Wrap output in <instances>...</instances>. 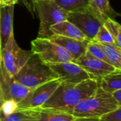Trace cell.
I'll list each match as a JSON object with an SVG mask.
<instances>
[{"instance_id": "ac0fdd59", "label": "cell", "mask_w": 121, "mask_h": 121, "mask_svg": "<svg viewBox=\"0 0 121 121\" xmlns=\"http://www.w3.org/2000/svg\"><path fill=\"white\" fill-rule=\"evenodd\" d=\"M95 11L101 13L104 18L117 17L121 16L120 13L114 11L111 7L109 0H89V4Z\"/></svg>"}, {"instance_id": "ffe728a7", "label": "cell", "mask_w": 121, "mask_h": 121, "mask_svg": "<svg viewBox=\"0 0 121 121\" xmlns=\"http://www.w3.org/2000/svg\"><path fill=\"white\" fill-rule=\"evenodd\" d=\"M61 9L69 12L89 4V0H53Z\"/></svg>"}, {"instance_id": "4dcf8cb0", "label": "cell", "mask_w": 121, "mask_h": 121, "mask_svg": "<svg viewBox=\"0 0 121 121\" xmlns=\"http://www.w3.org/2000/svg\"><path fill=\"white\" fill-rule=\"evenodd\" d=\"M0 121H1V116H0Z\"/></svg>"}, {"instance_id": "5bb4252c", "label": "cell", "mask_w": 121, "mask_h": 121, "mask_svg": "<svg viewBox=\"0 0 121 121\" xmlns=\"http://www.w3.org/2000/svg\"><path fill=\"white\" fill-rule=\"evenodd\" d=\"M35 109L38 114V121H74L76 118L71 113L61 110L42 107Z\"/></svg>"}, {"instance_id": "83f0119b", "label": "cell", "mask_w": 121, "mask_h": 121, "mask_svg": "<svg viewBox=\"0 0 121 121\" xmlns=\"http://www.w3.org/2000/svg\"><path fill=\"white\" fill-rule=\"evenodd\" d=\"M4 101H5V99H4V95H3V94H2L1 89V88H0V115H1V106H2V104H3V103H4Z\"/></svg>"}, {"instance_id": "5b68a950", "label": "cell", "mask_w": 121, "mask_h": 121, "mask_svg": "<svg viewBox=\"0 0 121 121\" xmlns=\"http://www.w3.org/2000/svg\"><path fill=\"white\" fill-rule=\"evenodd\" d=\"M104 17L89 5L68 12L67 21L77 27L90 40L103 26Z\"/></svg>"}, {"instance_id": "6da1fadb", "label": "cell", "mask_w": 121, "mask_h": 121, "mask_svg": "<svg viewBox=\"0 0 121 121\" xmlns=\"http://www.w3.org/2000/svg\"><path fill=\"white\" fill-rule=\"evenodd\" d=\"M98 87L97 80L94 79H88L77 84L61 83L41 107L70 113L76 105L89 96Z\"/></svg>"}, {"instance_id": "f1b7e54d", "label": "cell", "mask_w": 121, "mask_h": 121, "mask_svg": "<svg viewBox=\"0 0 121 121\" xmlns=\"http://www.w3.org/2000/svg\"><path fill=\"white\" fill-rule=\"evenodd\" d=\"M30 1H31L33 2V4H34L36 1H39V0H30Z\"/></svg>"}, {"instance_id": "30bf717a", "label": "cell", "mask_w": 121, "mask_h": 121, "mask_svg": "<svg viewBox=\"0 0 121 121\" xmlns=\"http://www.w3.org/2000/svg\"><path fill=\"white\" fill-rule=\"evenodd\" d=\"M74 62L84 69L91 77L94 79H97L101 77L120 70L117 69L109 63L95 58L86 53L76 60Z\"/></svg>"}, {"instance_id": "cb8c5ba5", "label": "cell", "mask_w": 121, "mask_h": 121, "mask_svg": "<svg viewBox=\"0 0 121 121\" xmlns=\"http://www.w3.org/2000/svg\"><path fill=\"white\" fill-rule=\"evenodd\" d=\"M99 119L101 121H121V107L103 115Z\"/></svg>"}, {"instance_id": "9c48e42d", "label": "cell", "mask_w": 121, "mask_h": 121, "mask_svg": "<svg viewBox=\"0 0 121 121\" xmlns=\"http://www.w3.org/2000/svg\"><path fill=\"white\" fill-rule=\"evenodd\" d=\"M57 75L58 79L63 84H77L88 79L91 76L74 62L55 63L48 65Z\"/></svg>"}, {"instance_id": "8fae6325", "label": "cell", "mask_w": 121, "mask_h": 121, "mask_svg": "<svg viewBox=\"0 0 121 121\" xmlns=\"http://www.w3.org/2000/svg\"><path fill=\"white\" fill-rule=\"evenodd\" d=\"M48 39L63 48L72 57L74 62L86 53L87 45L91 41L89 40H79L54 34L50 36Z\"/></svg>"}, {"instance_id": "e0dca14e", "label": "cell", "mask_w": 121, "mask_h": 121, "mask_svg": "<svg viewBox=\"0 0 121 121\" xmlns=\"http://www.w3.org/2000/svg\"><path fill=\"white\" fill-rule=\"evenodd\" d=\"M1 118L2 121H38L35 108L18 109L12 114Z\"/></svg>"}, {"instance_id": "9a60e30c", "label": "cell", "mask_w": 121, "mask_h": 121, "mask_svg": "<svg viewBox=\"0 0 121 121\" xmlns=\"http://www.w3.org/2000/svg\"><path fill=\"white\" fill-rule=\"evenodd\" d=\"M99 87L110 94L121 89V70L116 71L96 79Z\"/></svg>"}, {"instance_id": "44dd1931", "label": "cell", "mask_w": 121, "mask_h": 121, "mask_svg": "<svg viewBox=\"0 0 121 121\" xmlns=\"http://www.w3.org/2000/svg\"><path fill=\"white\" fill-rule=\"evenodd\" d=\"M86 54H88L95 58H97L99 60H101L102 61H104L106 62H108V60L106 57V55L99 45V43H95L94 41H89L86 50Z\"/></svg>"}, {"instance_id": "7a4b0ae2", "label": "cell", "mask_w": 121, "mask_h": 121, "mask_svg": "<svg viewBox=\"0 0 121 121\" xmlns=\"http://www.w3.org/2000/svg\"><path fill=\"white\" fill-rule=\"evenodd\" d=\"M120 107L111 94L98 87L89 96L76 105L69 113L75 118H100Z\"/></svg>"}, {"instance_id": "3957f363", "label": "cell", "mask_w": 121, "mask_h": 121, "mask_svg": "<svg viewBox=\"0 0 121 121\" xmlns=\"http://www.w3.org/2000/svg\"><path fill=\"white\" fill-rule=\"evenodd\" d=\"M13 78L18 82L33 89L45 83L57 79L58 77L47 64L33 54Z\"/></svg>"}, {"instance_id": "52a82bcc", "label": "cell", "mask_w": 121, "mask_h": 121, "mask_svg": "<svg viewBox=\"0 0 121 121\" xmlns=\"http://www.w3.org/2000/svg\"><path fill=\"white\" fill-rule=\"evenodd\" d=\"M31 51L40 60L48 65L74 62L69 53L48 38H37L31 42Z\"/></svg>"}, {"instance_id": "277c9868", "label": "cell", "mask_w": 121, "mask_h": 121, "mask_svg": "<svg viewBox=\"0 0 121 121\" xmlns=\"http://www.w3.org/2000/svg\"><path fill=\"white\" fill-rule=\"evenodd\" d=\"M40 19L38 38H48L53 35L50 26L67 21L68 12L59 7L53 0H39L33 4Z\"/></svg>"}, {"instance_id": "7402d4cb", "label": "cell", "mask_w": 121, "mask_h": 121, "mask_svg": "<svg viewBox=\"0 0 121 121\" xmlns=\"http://www.w3.org/2000/svg\"><path fill=\"white\" fill-rule=\"evenodd\" d=\"M91 41H94L97 43L115 45V42L112 35L109 33V32L106 30V28L104 26H101L99 28L95 37Z\"/></svg>"}, {"instance_id": "7c38bea8", "label": "cell", "mask_w": 121, "mask_h": 121, "mask_svg": "<svg viewBox=\"0 0 121 121\" xmlns=\"http://www.w3.org/2000/svg\"><path fill=\"white\" fill-rule=\"evenodd\" d=\"M14 5L1 6L0 8V46L1 50L4 48L10 35L13 33Z\"/></svg>"}, {"instance_id": "f546056e", "label": "cell", "mask_w": 121, "mask_h": 121, "mask_svg": "<svg viewBox=\"0 0 121 121\" xmlns=\"http://www.w3.org/2000/svg\"><path fill=\"white\" fill-rule=\"evenodd\" d=\"M0 67H1V46H0Z\"/></svg>"}, {"instance_id": "d6986e66", "label": "cell", "mask_w": 121, "mask_h": 121, "mask_svg": "<svg viewBox=\"0 0 121 121\" xmlns=\"http://www.w3.org/2000/svg\"><path fill=\"white\" fill-rule=\"evenodd\" d=\"M103 26L106 28L109 33L112 35L115 45L121 48V26L113 18H106L104 19Z\"/></svg>"}, {"instance_id": "4316f807", "label": "cell", "mask_w": 121, "mask_h": 121, "mask_svg": "<svg viewBox=\"0 0 121 121\" xmlns=\"http://www.w3.org/2000/svg\"><path fill=\"white\" fill-rule=\"evenodd\" d=\"M74 121H101L99 118H76Z\"/></svg>"}, {"instance_id": "4fadbf2b", "label": "cell", "mask_w": 121, "mask_h": 121, "mask_svg": "<svg viewBox=\"0 0 121 121\" xmlns=\"http://www.w3.org/2000/svg\"><path fill=\"white\" fill-rule=\"evenodd\" d=\"M50 30L54 35H59L79 40H90L77 27L68 21L55 24L50 26Z\"/></svg>"}, {"instance_id": "603a6c76", "label": "cell", "mask_w": 121, "mask_h": 121, "mask_svg": "<svg viewBox=\"0 0 121 121\" xmlns=\"http://www.w3.org/2000/svg\"><path fill=\"white\" fill-rule=\"evenodd\" d=\"M18 110V103L13 99L5 100L1 106V117L8 116Z\"/></svg>"}, {"instance_id": "8992f818", "label": "cell", "mask_w": 121, "mask_h": 121, "mask_svg": "<svg viewBox=\"0 0 121 121\" xmlns=\"http://www.w3.org/2000/svg\"><path fill=\"white\" fill-rule=\"evenodd\" d=\"M33 54L31 50H23L18 45L13 33L1 50V66L10 77H14Z\"/></svg>"}, {"instance_id": "484cf974", "label": "cell", "mask_w": 121, "mask_h": 121, "mask_svg": "<svg viewBox=\"0 0 121 121\" xmlns=\"http://www.w3.org/2000/svg\"><path fill=\"white\" fill-rule=\"evenodd\" d=\"M18 0H0L1 6H10L15 5Z\"/></svg>"}, {"instance_id": "d4e9b609", "label": "cell", "mask_w": 121, "mask_h": 121, "mask_svg": "<svg viewBox=\"0 0 121 121\" xmlns=\"http://www.w3.org/2000/svg\"><path fill=\"white\" fill-rule=\"evenodd\" d=\"M111 95L113 98L116 100V101L121 106V89L111 93Z\"/></svg>"}, {"instance_id": "2e32d148", "label": "cell", "mask_w": 121, "mask_h": 121, "mask_svg": "<svg viewBox=\"0 0 121 121\" xmlns=\"http://www.w3.org/2000/svg\"><path fill=\"white\" fill-rule=\"evenodd\" d=\"M99 44L102 48L108 62L117 69L121 70V48L114 44Z\"/></svg>"}, {"instance_id": "ba28073f", "label": "cell", "mask_w": 121, "mask_h": 121, "mask_svg": "<svg viewBox=\"0 0 121 121\" xmlns=\"http://www.w3.org/2000/svg\"><path fill=\"white\" fill-rule=\"evenodd\" d=\"M60 81L55 79L33 89L30 94L18 104V109L41 107L60 85Z\"/></svg>"}]
</instances>
